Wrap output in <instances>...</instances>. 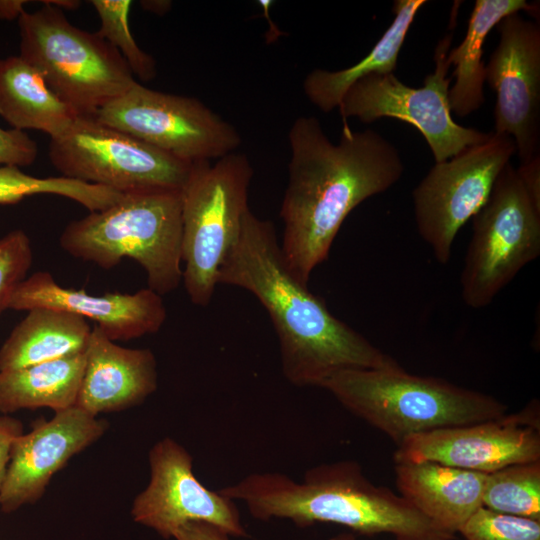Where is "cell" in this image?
Segmentation results:
<instances>
[{"label": "cell", "instance_id": "cell-1", "mask_svg": "<svg viewBox=\"0 0 540 540\" xmlns=\"http://www.w3.org/2000/svg\"><path fill=\"white\" fill-rule=\"evenodd\" d=\"M288 140L280 247L290 271L307 284L328 257L346 217L363 201L396 184L404 164L397 148L377 131H353L344 123L335 144L314 116L296 118Z\"/></svg>", "mask_w": 540, "mask_h": 540}, {"label": "cell", "instance_id": "cell-2", "mask_svg": "<svg viewBox=\"0 0 540 540\" xmlns=\"http://www.w3.org/2000/svg\"><path fill=\"white\" fill-rule=\"evenodd\" d=\"M251 292L276 331L282 371L298 387H320L343 369L402 366L334 316L288 268L271 221L249 210L219 270L218 284Z\"/></svg>", "mask_w": 540, "mask_h": 540}, {"label": "cell", "instance_id": "cell-3", "mask_svg": "<svg viewBox=\"0 0 540 540\" xmlns=\"http://www.w3.org/2000/svg\"><path fill=\"white\" fill-rule=\"evenodd\" d=\"M219 491L243 502L261 521L290 520L299 528L334 523L363 536L389 533L396 540H453L402 496L373 484L354 460L322 463L301 481L281 472H256Z\"/></svg>", "mask_w": 540, "mask_h": 540}, {"label": "cell", "instance_id": "cell-4", "mask_svg": "<svg viewBox=\"0 0 540 540\" xmlns=\"http://www.w3.org/2000/svg\"><path fill=\"white\" fill-rule=\"evenodd\" d=\"M321 388L396 444L411 435L500 418L507 406L479 391L398 369H343Z\"/></svg>", "mask_w": 540, "mask_h": 540}, {"label": "cell", "instance_id": "cell-5", "mask_svg": "<svg viewBox=\"0 0 540 540\" xmlns=\"http://www.w3.org/2000/svg\"><path fill=\"white\" fill-rule=\"evenodd\" d=\"M59 244L72 257L105 270L131 258L144 269L149 289L168 294L183 275L181 191L124 194L110 207L70 222Z\"/></svg>", "mask_w": 540, "mask_h": 540}, {"label": "cell", "instance_id": "cell-6", "mask_svg": "<svg viewBox=\"0 0 540 540\" xmlns=\"http://www.w3.org/2000/svg\"><path fill=\"white\" fill-rule=\"evenodd\" d=\"M18 17L20 57L79 116H94L137 81L121 54L97 33L71 24L46 0Z\"/></svg>", "mask_w": 540, "mask_h": 540}, {"label": "cell", "instance_id": "cell-7", "mask_svg": "<svg viewBox=\"0 0 540 540\" xmlns=\"http://www.w3.org/2000/svg\"><path fill=\"white\" fill-rule=\"evenodd\" d=\"M253 174L249 158L237 151L192 165L181 191L182 281L195 305H208L214 295L219 270L250 210Z\"/></svg>", "mask_w": 540, "mask_h": 540}, {"label": "cell", "instance_id": "cell-8", "mask_svg": "<svg viewBox=\"0 0 540 540\" xmlns=\"http://www.w3.org/2000/svg\"><path fill=\"white\" fill-rule=\"evenodd\" d=\"M540 255V207L526 191L516 168L500 172L473 231L460 276L463 302L479 309Z\"/></svg>", "mask_w": 540, "mask_h": 540}, {"label": "cell", "instance_id": "cell-9", "mask_svg": "<svg viewBox=\"0 0 540 540\" xmlns=\"http://www.w3.org/2000/svg\"><path fill=\"white\" fill-rule=\"evenodd\" d=\"M49 159L64 177L122 194L182 191L193 165L94 116H77L63 134L51 138Z\"/></svg>", "mask_w": 540, "mask_h": 540}, {"label": "cell", "instance_id": "cell-10", "mask_svg": "<svg viewBox=\"0 0 540 540\" xmlns=\"http://www.w3.org/2000/svg\"><path fill=\"white\" fill-rule=\"evenodd\" d=\"M452 38L449 33L437 44L435 69L422 87L407 86L394 73L370 74L355 82L338 106L344 123L348 118L367 124L384 117L405 121L422 134L435 163L489 139L492 132L464 127L452 118L448 100L452 77L447 76Z\"/></svg>", "mask_w": 540, "mask_h": 540}, {"label": "cell", "instance_id": "cell-11", "mask_svg": "<svg viewBox=\"0 0 540 540\" xmlns=\"http://www.w3.org/2000/svg\"><path fill=\"white\" fill-rule=\"evenodd\" d=\"M94 117L188 163L215 161L242 143L236 127L199 99L149 89L138 82Z\"/></svg>", "mask_w": 540, "mask_h": 540}, {"label": "cell", "instance_id": "cell-12", "mask_svg": "<svg viewBox=\"0 0 540 540\" xmlns=\"http://www.w3.org/2000/svg\"><path fill=\"white\" fill-rule=\"evenodd\" d=\"M515 153L511 136L492 132L486 141L435 163L414 188L417 231L440 264L449 262L457 233L487 202Z\"/></svg>", "mask_w": 540, "mask_h": 540}, {"label": "cell", "instance_id": "cell-13", "mask_svg": "<svg viewBox=\"0 0 540 540\" xmlns=\"http://www.w3.org/2000/svg\"><path fill=\"white\" fill-rule=\"evenodd\" d=\"M149 483L133 500V520L164 539L188 522H205L232 537H247L235 501L203 485L193 472L191 454L165 437L149 451Z\"/></svg>", "mask_w": 540, "mask_h": 540}, {"label": "cell", "instance_id": "cell-14", "mask_svg": "<svg viewBox=\"0 0 540 540\" xmlns=\"http://www.w3.org/2000/svg\"><path fill=\"white\" fill-rule=\"evenodd\" d=\"M393 460L436 462L485 474L540 461L538 401L500 418L411 435L397 444Z\"/></svg>", "mask_w": 540, "mask_h": 540}, {"label": "cell", "instance_id": "cell-15", "mask_svg": "<svg viewBox=\"0 0 540 540\" xmlns=\"http://www.w3.org/2000/svg\"><path fill=\"white\" fill-rule=\"evenodd\" d=\"M496 27L499 43L485 65L496 94L493 132L513 138L522 164L540 155V26L515 13Z\"/></svg>", "mask_w": 540, "mask_h": 540}, {"label": "cell", "instance_id": "cell-16", "mask_svg": "<svg viewBox=\"0 0 540 540\" xmlns=\"http://www.w3.org/2000/svg\"><path fill=\"white\" fill-rule=\"evenodd\" d=\"M107 428L105 419L76 406L55 412L50 420L35 421L11 446L0 486V510L12 513L38 501L54 474L99 440Z\"/></svg>", "mask_w": 540, "mask_h": 540}, {"label": "cell", "instance_id": "cell-17", "mask_svg": "<svg viewBox=\"0 0 540 540\" xmlns=\"http://www.w3.org/2000/svg\"><path fill=\"white\" fill-rule=\"evenodd\" d=\"M36 307L63 310L93 320L112 341H128L158 332L167 311L162 296L147 288L135 293L93 295L84 289L65 288L46 271L27 276L11 294L7 309Z\"/></svg>", "mask_w": 540, "mask_h": 540}, {"label": "cell", "instance_id": "cell-18", "mask_svg": "<svg viewBox=\"0 0 540 540\" xmlns=\"http://www.w3.org/2000/svg\"><path fill=\"white\" fill-rule=\"evenodd\" d=\"M157 387V361L150 349L122 347L92 327L76 407L97 417L137 406Z\"/></svg>", "mask_w": 540, "mask_h": 540}, {"label": "cell", "instance_id": "cell-19", "mask_svg": "<svg viewBox=\"0 0 540 540\" xmlns=\"http://www.w3.org/2000/svg\"><path fill=\"white\" fill-rule=\"evenodd\" d=\"M395 474L400 496L450 535L482 506L485 473L426 461L395 464Z\"/></svg>", "mask_w": 540, "mask_h": 540}, {"label": "cell", "instance_id": "cell-20", "mask_svg": "<svg viewBox=\"0 0 540 540\" xmlns=\"http://www.w3.org/2000/svg\"><path fill=\"white\" fill-rule=\"evenodd\" d=\"M27 312L0 347V371L85 353L92 332L88 320L48 307Z\"/></svg>", "mask_w": 540, "mask_h": 540}, {"label": "cell", "instance_id": "cell-21", "mask_svg": "<svg viewBox=\"0 0 540 540\" xmlns=\"http://www.w3.org/2000/svg\"><path fill=\"white\" fill-rule=\"evenodd\" d=\"M0 116L13 129H35L55 138L79 116L20 56L0 59Z\"/></svg>", "mask_w": 540, "mask_h": 540}, {"label": "cell", "instance_id": "cell-22", "mask_svg": "<svg viewBox=\"0 0 540 540\" xmlns=\"http://www.w3.org/2000/svg\"><path fill=\"white\" fill-rule=\"evenodd\" d=\"M520 11L536 12V5L526 0L475 1L464 39L447 55L448 63L454 66L452 78H455L448 92L451 113L466 117L482 106L485 101L483 44L503 18Z\"/></svg>", "mask_w": 540, "mask_h": 540}, {"label": "cell", "instance_id": "cell-23", "mask_svg": "<svg viewBox=\"0 0 540 540\" xmlns=\"http://www.w3.org/2000/svg\"><path fill=\"white\" fill-rule=\"evenodd\" d=\"M425 0H396L394 19L371 51L356 64L336 71L312 70L303 81L308 100L322 112L338 108L347 90L370 74L394 73L406 35Z\"/></svg>", "mask_w": 540, "mask_h": 540}, {"label": "cell", "instance_id": "cell-24", "mask_svg": "<svg viewBox=\"0 0 540 540\" xmlns=\"http://www.w3.org/2000/svg\"><path fill=\"white\" fill-rule=\"evenodd\" d=\"M84 366L85 353L0 371V414L43 407L58 412L75 406Z\"/></svg>", "mask_w": 540, "mask_h": 540}, {"label": "cell", "instance_id": "cell-25", "mask_svg": "<svg viewBox=\"0 0 540 540\" xmlns=\"http://www.w3.org/2000/svg\"><path fill=\"white\" fill-rule=\"evenodd\" d=\"M482 506L540 520V461L514 464L488 473Z\"/></svg>", "mask_w": 540, "mask_h": 540}, {"label": "cell", "instance_id": "cell-26", "mask_svg": "<svg viewBox=\"0 0 540 540\" xmlns=\"http://www.w3.org/2000/svg\"><path fill=\"white\" fill-rule=\"evenodd\" d=\"M90 3L100 19V29L96 33L121 54L134 76L142 81L152 80L157 73L156 61L138 46L129 28L132 2L92 0Z\"/></svg>", "mask_w": 540, "mask_h": 540}, {"label": "cell", "instance_id": "cell-27", "mask_svg": "<svg viewBox=\"0 0 540 540\" xmlns=\"http://www.w3.org/2000/svg\"><path fill=\"white\" fill-rule=\"evenodd\" d=\"M465 540H540V520L479 507L460 527Z\"/></svg>", "mask_w": 540, "mask_h": 540}, {"label": "cell", "instance_id": "cell-28", "mask_svg": "<svg viewBox=\"0 0 540 540\" xmlns=\"http://www.w3.org/2000/svg\"><path fill=\"white\" fill-rule=\"evenodd\" d=\"M31 241L22 229L0 237V314L7 310L8 300L27 277L32 265Z\"/></svg>", "mask_w": 540, "mask_h": 540}, {"label": "cell", "instance_id": "cell-29", "mask_svg": "<svg viewBox=\"0 0 540 540\" xmlns=\"http://www.w3.org/2000/svg\"><path fill=\"white\" fill-rule=\"evenodd\" d=\"M55 182L50 177L28 175L16 166H0V204H16L25 197L52 194Z\"/></svg>", "mask_w": 540, "mask_h": 540}, {"label": "cell", "instance_id": "cell-30", "mask_svg": "<svg viewBox=\"0 0 540 540\" xmlns=\"http://www.w3.org/2000/svg\"><path fill=\"white\" fill-rule=\"evenodd\" d=\"M37 156V143L27 133L0 128V166H29Z\"/></svg>", "mask_w": 540, "mask_h": 540}, {"label": "cell", "instance_id": "cell-31", "mask_svg": "<svg viewBox=\"0 0 540 540\" xmlns=\"http://www.w3.org/2000/svg\"><path fill=\"white\" fill-rule=\"evenodd\" d=\"M23 433V424L10 415H0V486L9 462L14 440Z\"/></svg>", "mask_w": 540, "mask_h": 540}, {"label": "cell", "instance_id": "cell-32", "mask_svg": "<svg viewBox=\"0 0 540 540\" xmlns=\"http://www.w3.org/2000/svg\"><path fill=\"white\" fill-rule=\"evenodd\" d=\"M175 540H230V536L218 527L205 522H188L175 533Z\"/></svg>", "mask_w": 540, "mask_h": 540}, {"label": "cell", "instance_id": "cell-33", "mask_svg": "<svg viewBox=\"0 0 540 540\" xmlns=\"http://www.w3.org/2000/svg\"><path fill=\"white\" fill-rule=\"evenodd\" d=\"M516 170L531 199L540 207V155L520 164Z\"/></svg>", "mask_w": 540, "mask_h": 540}, {"label": "cell", "instance_id": "cell-34", "mask_svg": "<svg viewBox=\"0 0 540 540\" xmlns=\"http://www.w3.org/2000/svg\"><path fill=\"white\" fill-rule=\"evenodd\" d=\"M27 1H0V18L14 19L18 18L24 10V5Z\"/></svg>", "mask_w": 540, "mask_h": 540}, {"label": "cell", "instance_id": "cell-35", "mask_svg": "<svg viewBox=\"0 0 540 540\" xmlns=\"http://www.w3.org/2000/svg\"><path fill=\"white\" fill-rule=\"evenodd\" d=\"M141 6L156 14H165L171 7L170 1H141Z\"/></svg>", "mask_w": 540, "mask_h": 540}, {"label": "cell", "instance_id": "cell-36", "mask_svg": "<svg viewBox=\"0 0 540 540\" xmlns=\"http://www.w3.org/2000/svg\"><path fill=\"white\" fill-rule=\"evenodd\" d=\"M330 540H357V538L353 533L344 532L331 537Z\"/></svg>", "mask_w": 540, "mask_h": 540}]
</instances>
